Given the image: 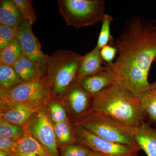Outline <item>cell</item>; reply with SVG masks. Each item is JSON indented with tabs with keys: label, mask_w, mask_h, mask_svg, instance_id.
<instances>
[{
	"label": "cell",
	"mask_w": 156,
	"mask_h": 156,
	"mask_svg": "<svg viewBox=\"0 0 156 156\" xmlns=\"http://www.w3.org/2000/svg\"><path fill=\"white\" fill-rule=\"evenodd\" d=\"M114 46L118 56L110 67L119 83L140 98L150 89L148 76L156 57V20L129 17Z\"/></svg>",
	"instance_id": "cell-1"
},
{
	"label": "cell",
	"mask_w": 156,
	"mask_h": 156,
	"mask_svg": "<svg viewBox=\"0 0 156 156\" xmlns=\"http://www.w3.org/2000/svg\"><path fill=\"white\" fill-rule=\"evenodd\" d=\"M93 112L134 129L145 123L147 117L140 98L119 83L93 96Z\"/></svg>",
	"instance_id": "cell-2"
},
{
	"label": "cell",
	"mask_w": 156,
	"mask_h": 156,
	"mask_svg": "<svg viewBox=\"0 0 156 156\" xmlns=\"http://www.w3.org/2000/svg\"><path fill=\"white\" fill-rule=\"evenodd\" d=\"M83 56L68 50H56L49 56L46 80L52 95L62 97L76 79Z\"/></svg>",
	"instance_id": "cell-3"
},
{
	"label": "cell",
	"mask_w": 156,
	"mask_h": 156,
	"mask_svg": "<svg viewBox=\"0 0 156 156\" xmlns=\"http://www.w3.org/2000/svg\"><path fill=\"white\" fill-rule=\"evenodd\" d=\"M59 13L66 24L76 28L95 25L102 21L105 3L103 0H58Z\"/></svg>",
	"instance_id": "cell-4"
},
{
	"label": "cell",
	"mask_w": 156,
	"mask_h": 156,
	"mask_svg": "<svg viewBox=\"0 0 156 156\" xmlns=\"http://www.w3.org/2000/svg\"><path fill=\"white\" fill-rule=\"evenodd\" d=\"M75 124L108 141L139 147L134 140L135 129L123 126L104 115L93 112Z\"/></svg>",
	"instance_id": "cell-5"
},
{
	"label": "cell",
	"mask_w": 156,
	"mask_h": 156,
	"mask_svg": "<svg viewBox=\"0 0 156 156\" xmlns=\"http://www.w3.org/2000/svg\"><path fill=\"white\" fill-rule=\"evenodd\" d=\"M46 78L22 83L10 90H1V98L21 105L37 112L53 97Z\"/></svg>",
	"instance_id": "cell-6"
},
{
	"label": "cell",
	"mask_w": 156,
	"mask_h": 156,
	"mask_svg": "<svg viewBox=\"0 0 156 156\" xmlns=\"http://www.w3.org/2000/svg\"><path fill=\"white\" fill-rule=\"evenodd\" d=\"M73 129L76 143L103 156H130L140 150L138 147L103 139L77 124H75Z\"/></svg>",
	"instance_id": "cell-7"
},
{
	"label": "cell",
	"mask_w": 156,
	"mask_h": 156,
	"mask_svg": "<svg viewBox=\"0 0 156 156\" xmlns=\"http://www.w3.org/2000/svg\"><path fill=\"white\" fill-rule=\"evenodd\" d=\"M23 127L53 156H60L58 150L54 126L49 116L44 112H37Z\"/></svg>",
	"instance_id": "cell-8"
},
{
	"label": "cell",
	"mask_w": 156,
	"mask_h": 156,
	"mask_svg": "<svg viewBox=\"0 0 156 156\" xmlns=\"http://www.w3.org/2000/svg\"><path fill=\"white\" fill-rule=\"evenodd\" d=\"M32 26L24 20L17 29L16 36L19 40L23 54L31 59L46 76L49 56L42 51L41 46L33 31Z\"/></svg>",
	"instance_id": "cell-9"
},
{
	"label": "cell",
	"mask_w": 156,
	"mask_h": 156,
	"mask_svg": "<svg viewBox=\"0 0 156 156\" xmlns=\"http://www.w3.org/2000/svg\"><path fill=\"white\" fill-rule=\"evenodd\" d=\"M62 97L68 105L72 114L78 120L93 112V96L87 92L76 80Z\"/></svg>",
	"instance_id": "cell-10"
},
{
	"label": "cell",
	"mask_w": 156,
	"mask_h": 156,
	"mask_svg": "<svg viewBox=\"0 0 156 156\" xmlns=\"http://www.w3.org/2000/svg\"><path fill=\"white\" fill-rule=\"evenodd\" d=\"M35 113L21 105L1 98L0 119L8 122L24 127Z\"/></svg>",
	"instance_id": "cell-11"
},
{
	"label": "cell",
	"mask_w": 156,
	"mask_h": 156,
	"mask_svg": "<svg viewBox=\"0 0 156 156\" xmlns=\"http://www.w3.org/2000/svg\"><path fill=\"white\" fill-rule=\"evenodd\" d=\"M79 82L82 87L93 96L108 87L119 83L116 75L108 65L106 69L86 77Z\"/></svg>",
	"instance_id": "cell-12"
},
{
	"label": "cell",
	"mask_w": 156,
	"mask_h": 156,
	"mask_svg": "<svg viewBox=\"0 0 156 156\" xmlns=\"http://www.w3.org/2000/svg\"><path fill=\"white\" fill-rule=\"evenodd\" d=\"M15 156H53L29 131L17 140L12 151Z\"/></svg>",
	"instance_id": "cell-13"
},
{
	"label": "cell",
	"mask_w": 156,
	"mask_h": 156,
	"mask_svg": "<svg viewBox=\"0 0 156 156\" xmlns=\"http://www.w3.org/2000/svg\"><path fill=\"white\" fill-rule=\"evenodd\" d=\"M100 50L95 47L83 56L76 79L78 82L86 77L95 74L107 68L108 65L104 62L101 56Z\"/></svg>",
	"instance_id": "cell-14"
},
{
	"label": "cell",
	"mask_w": 156,
	"mask_h": 156,
	"mask_svg": "<svg viewBox=\"0 0 156 156\" xmlns=\"http://www.w3.org/2000/svg\"><path fill=\"white\" fill-rule=\"evenodd\" d=\"M134 140L137 145L147 156H156V128L144 123L135 128Z\"/></svg>",
	"instance_id": "cell-15"
},
{
	"label": "cell",
	"mask_w": 156,
	"mask_h": 156,
	"mask_svg": "<svg viewBox=\"0 0 156 156\" xmlns=\"http://www.w3.org/2000/svg\"><path fill=\"white\" fill-rule=\"evenodd\" d=\"M12 67L22 83L37 80L45 77L38 66L23 54Z\"/></svg>",
	"instance_id": "cell-16"
},
{
	"label": "cell",
	"mask_w": 156,
	"mask_h": 156,
	"mask_svg": "<svg viewBox=\"0 0 156 156\" xmlns=\"http://www.w3.org/2000/svg\"><path fill=\"white\" fill-rule=\"evenodd\" d=\"M25 20L13 0H1L0 24L17 28Z\"/></svg>",
	"instance_id": "cell-17"
},
{
	"label": "cell",
	"mask_w": 156,
	"mask_h": 156,
	"mask_svg": "<svg viewBox=\"0 0 156 156\" xmlns=\"http://www.w3.org/2000/svg\"><path fill=\"white\" fill-rule=\"evenodd\" d=\"M23 55L21 46L17 36L0 51V65L13 66Z\"/></svg>",
	"instance_id": "cell-18"
},
{
	"label": "cell",
	"mask_w": 156,
	"mask_h": 156,
	"mask_svg": "<svg viewBox=\"0 0 156 156\" xmlns=\"http://www.w3.org/2000/svg\"><path fill=\"white\" fill-rule=\"evenodd\" d=\"M22 83L12 66L0 65L1 90H10Z\"/></svg>",
	"instance_id": "cell-19"
},
{
	"label": "cell",
	"mask_w": 156,
	"mask_h": 156,
	"mask_svg": "<svg viewBox=\"0 0 156 156\" xmlns=\"http://www.w3.org/2000/svg\"><path fill=\"white\" fill-rule=\"evenodd\" d=\"M54 131L57 143L63 146L76 143V138L73 129L70 126L68 121L56 123L54 125Z\"/></svg>",
	"instance_id": "cell-20"
},
{
	"label": "cell",
	"mask_w": 156,
	"mask_h": 156,
	"mask_svg": "<svg viewBox=\"0 0 156 156\" xmlns=\"http://www.w3.org/2000/svg\"><path fill=\"white\" fill-rule=\"evenodd\" d=\"M147 117L150 122H156V89H150L140 98Z\"/></svg>",
	"instance_id": "cell-21"
},
{
	"label": "cell",
	"mask_w": 156,
	"mask_h": 156,
	"mask_svg": "<svg viewBox=\"0 0 156 156\" xmlns=\"http://www.w3.org/2000/svg\"><path fill=\"white\" fill-rule=\"evenodd\" d=\"M113 18L111 15L105 14L102 20L101 29L96 47L101 49L107 45L114 46V40L111 34V25Z\"/></svg>",
	"instance_id": "cell-22"
},
{
	"label": "cell",
	"mask_w": 156,
	"mask_h": 156,
	"mask_svg": "<svg viewBox=\"0 0 156 156\" xmlns=\"http://www.w3.org/2000/svg\"><path fill=\"white\" fill-rule=\"evenodd\" d=\"M23 127L16 126L0 119V137H6L17 140L23 136Z\"/></svg>",
	"instance_id": "cell-23"
},
{
	"label": "cell",
	"mask_w": 156,
	"mask_h": 156,
	"mask_svg": "<svg viewBox=\"0 0 156 156\" xmlns=\"http://www.w3.org/2000/svg\"><path fill=\"white\" fill-rule=\"evenodd\" d=\"M17 5L25 20L28 21L32 26L36 20V13L33 6V1L31 0H13Z\"/></svg>",
	"instance_id": "cell-24"
},
{
	"label": "cell",
	"mask_w": 156,
	"mask_h": 156,
	"mask_svg": "<svg viewBox=\"0 0 156 156\" xmlns=\"http://www.w3.org/2000/svg\"><path fill=\"white\" fill-rule=\"evenodd\" d=\"M92 151L80 144L73 143L61 147L60 156H89Z\"/></svg>",
	"instance_id": "cell-25"
},
{
	"label": "cell",
	"mask_w": 156,
	"mask_h": 156,
	"mask_svg": "<svg viewBox=\"0 0 156 156\" xmlns=\"http://www.w3.org/2000/svg\"><path fill=\"white\" fill-rule=\"evenodd\" d=\"M17 28L0 24V50L11 43L16 36Z\"/></svg>",
	"instance_id": "cell-26"
},
{
	"label": "cell",
	"mask_w": 156,
	"mask_h": 156,
	"mask_svg": "<svg viewBox=\"0 0 156 156\" xmlns=\"http://www.w3.org/2000/svg\"><path fill=\"white\" fill-rule=\"evenodd\" d=\"M50 106V118L53 122L56 124L67 121L66 112L61 104L54 101Z\"/></svg>",
	"instance_id": "cell-27"
},
{
	"label": "cell",
	"mask_w": 156,
	"mask_h": 156,
	"mask_svg": "<svg viewBox=\"0 0 156 156\" xmlns=\"http://www.w3.org/2000/svg\"><path fill=\"white\" fill-rule=\"evenodd\" d=\"M117 54L118 50L114 46L107 45L101 49V58L104 62L109 66H111L114 62Z\"/></svg>",
	"instance_id": "cell-28"
},
{
	"label": "cell",
	"mask_w": 156,
	"mask_h": 156,
	"mask_svg": "<svg viewBox=\"0 0 156 156\" xmlns=\"http://www.w3.org/2000/svg\"><path fill=\"white\" fill-rule=\"evenodd\" d=\"M16 140L9 137H0V151L12 152Z\"/></svg>",
	"instance_id": "cell-29"
},
{
	"label": "cell",
	"mask_w": 156,
	"mask_h": 156,
	"mask_svg": "<svg viewBox=\"0 0 156 156\" xmlns=\"http://www.w3.org/2000/svg\"><path fill=\"white\" fill-rule=\"evenodd\" d=\"M0 156H14V155L12 152L0 151Z\"/></svg>",
	"instance_id": "cell-30"
},
{
	"label": "cell",
	"mask_w": 156,
	"mask_h": 156,
	"mask_svg": "<svg viewBox=\"0 0 156 156\" xmlns=\"http://www.w3.org/2000/svg\"><path fill=\"white\" fill-rule=\"evenodd\" d=\"M155 62L156 63V57L155 58L154 60ZM150 89H156V80L153 83L151 84L150 85Z\"/></svg>",
	"instance_id": "cell-31"
},
{
	"label": "cell",
	"mask_w": 156,
	"mask_h": 156,
	"mask_svg": "<svg viewBox=\"0 0 156 156\" xmlns=\"http://www.w3.org/2000/svg\"><path fill=\"white\" fill-rule=\"evenodd\" d=\"M89 156H103L99 154L96 153L92 151V154L89 155Z\"/></svg>",
	"instance_id": "cell-32"
},
{
	"label": "cell",
	"mask_w": 156,
	"mask_h": 156,
	"mask_svg": "<svg viewBox=\"0 0 156 156\" xmlns=\"http://www.w3.org/2000/svg\"><path fill=\"white\" fill-rule=\"evenodd\" d=\"M138 153H135L132 154V155L130 156H138Z\"/></svg>",
	"instance_id": "cell-33"
},
{
	"label": "cell",
	"mask_w": 156,
	"mask_h": 156,
	"mask_svg": "<svg viewBox=\"0 0 156 156\" xmlns=\"http://www.w3.org/2000/svg\"></svg>",
	"instance_id": "cell-34"
}]
</instances>
